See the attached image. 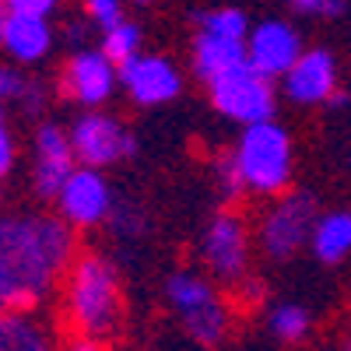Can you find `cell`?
<instances>
[{
	"instance_id": "25",
	"label": "cell",
	"mask_w": 351,
	"mask_h": 351,
	"mask_svg": "<svg viewBox=\"0 0 351 351\" xmlns=\"http://www.w3.org/2000/svg\"><path fill=\"white\" fill-rule=\"evenodd\" d=\"M84 18L106 32L123 21V0H84Z\"/></svg>"
},
{
	"instance_id": "8",
	"label": "cell",
	"mask_w": 351,
	"mask_h": 351,
	"mask_svg": "<svg viewBox=\"0 0 351 351\" xmlns=\"http://www.w3.org/2000/svg\"><path fill=\"white\" fill-rule=\"evenodd\" d=\"M56 215H60L74 232L81 228H95L102 221H109L112 215V190L106 183L102 169L92 165H74L71 176L64 180L60 193L53 197Z\"/></svg>"
},
{
	"instance_id": "24",
	"label": "cell",
	"mask_w": 351,
	"mask_h": 351,
	"mask_svg": "<svg viewBox=\"0 0 351 351\" xmlns=\"http://www.w3.org/2000/svg\"><path fill=\"white\" fill-rule=\"evenodd\" d=\"M109 225L116 236H123V239H137L144 236V211L137 208V204H112V215H109Z\"/></svg>"
},
{
	"instance_id": "6",
	"label": "cell",
	"mask_w": 351,
	"mask_h": 351,
	"mask_svg": "<svg viewBox=\"0 0 351 351\" xmlns=\"http://www.w3.org/2000/svg\"><path fill=\"white\" fill-rule=\"evenodd\" d=\"M250 228L246 218L236 211H221L211 218V225L200 236V260L218 281L236 288L239 281H246L250 271Z\"/></svg>"
},
{
	"instance_id": "26",
	"label": "cell",
	"mask_w": 351,
	"mask_h": 351,
	"mask_svg": "<svg viewBox=\"0 0 351 351\" xmlns=\"http://www.w3.org/2000/svg\"><path fill=\"white\" fill-rule=\"evenodd\" d=\"M288 4L302 18H341L348 11V0H288Z\"/></svg>"
},
{
	"instance_id": "22",
	"label": "cell",
	"mask_w": 351,
	"mask_h": 351,
	"mask_svg": "<svg viewBox=\"0 0 351 351\" xmlns=\"http://www.w3.org/2000/svg\"><path fill=\"white\" fill-rule=\"evenodd\" d=\"M271 334L285 344H299L309 334V313L299 302H281L271 313Z\"/></svg>"
},
{
	"instance_id": "29",
	"label": "cell",
	"mask_w": 351,
	"mask_h": 351,
	"mask_svg": "<svg viewBox=\"0 0 351 351\" xmlns=\"http://www.w3.org/2000/svg\"><path fill=\"white\" fill-rule=\"evenodd\" d=\"M11 11H21V14H36V18H49L56 8H60V0H8Z\"/></svg>"
},
{
	"instance_id": "11",
	"label": "cell",
	"mask_w": 351,
	"mask_h": 351,
	"mask_svg": "<svg viewBox=\"0 0 351 351\" xmlns=\"http://www.w3.org/2000/svg\"><path fill=\"white\" fill-rule=\"evenodd\" d=\"M302 36L295 25H288L285 18H263L256 25H250L246 36V60L250 67H256L263 77H281L302 53Z\"/></svg>"
},
{
	"instance_id": "16",
	"label": "cell",
	"mask_w": 351,
	"mask_h": 351,
	"mask_svg": "<svg viewBox=\"0 0 351 351\" xmlns=\"http://www.w3.org/2000/svg\"><path fill=\"white\" fill-rule=\"evenodd\" d=\"M165 299H169L172 313L183 319V316H190V313H197L204 306L218 302V291H215V285L208 278L197 274V271H176L165 281Z\"/></svg>"
},
{
	"instance_id": "32",
	"label": "cell",
	"mask_w": 351,
	"mask_h": 351,
	"mask_svg": "<svg viewBox=\"0 0 351 351\" xmlns=\"http://www.w3.org/2000/svg\"><path fill=\"white\" fill-rule=\"evenodd\" d=\"M8 18H11V4L0 0V39H4V28H8Z\"/></svg>"
},
{
	"instance_id": "12",
	"label": "cell",
	"mask_w": 351,
	"mask_h": 351,
	"mask_svg": "<svg viewBox=\"0 0 351 351\" xmlns=\"http://www.w3.org/2000/svg\"><path fill=\"white\" fill-rule=\"evenodd\" d=\"M285 99L295 106H324L337 92V64L327 49H302L299 60L281 74Z\"/></svg>"
},
{
	"instance_id": "30",
	"label": "cell",
	"mask_w": 351,
	"mask_h": 351,
	"mask_svg": "<svg viewBox=\"0 0 351 351\" xmlns=\"http://www.w3.org/2000/svg\"><path fill=\"white\" fill-rule=\"evenodd\" d=\"M14 158H18V152H14V137H11V130H8V123L0 127V180L14 169Z\"/></svg>"
},
{
	"instance_id": "3",
	"label": "cell",
	"mask_w": 351,
	"mask_h": 351,
	"mask_svg": "<svg viewBox=\"0 0 351 351\" xmlns=\"http://www.w3.org/2000/svg\"><path fill=\"white\" fill-rule=\"evenodd\" d=\"M236 162L243 169V183L246 193L256 197H281L291 186V134L278 120H260L243 127L236 141Z\"/></svg>"
},
{
	"instance_id": "21",
	"label": "cell",
	"mask_w": 351,
	"mask_h": 351,
	"mask_svg": "<svg viewBox=\"0 0 351 351\" xmlns=\"http://www.w3.org/2000/svg\"><path fill=\"white\" fill-rule=\"evenodd\" d=\"M197 28L204 32H215V36H225V39H243L250 36V18L246 11L239 8H211V11H200L197 14Z\"/></svg>"
},
{
	"instance_id": "35",
	"label": "cell",
	"mask_w": 351,
	"mask_h": 351,
	"mask_svg": "<svg viewBox=\"0 0 351 351\" xmlns=\"http://www.w3.org/2000/svg\"><path fill=\"white\" fill-rule=\"evenodd\" d=\"M344 351H351V337H348V344H344Z\"/></svg>"
},
{
	"instance_id": "10",
	"label": "cell",
	"mask_w": 351,
	"mask_h": 351,
	"mask_svg": "<svg viewBox=\"0 0 351 351\" xmlns=\"http://www.w3.org/2000/svg\"><path fill=\"white\" fill-rule=\"evenodd\" d=\"M120 88L134 106H165L183 92V74L169 56L137 53L120 67Z\"/></svg>"
},
{
	"instance_id": "1",
	"label": "cell",
	"mask_w": 351,
	"mask_h": 351,
	"mask_svg": "<svg viewBox=\"0 0 351 351\" xmlns=\"http://www.w3.org/2000/svg\"><path fill=\"white\" fill-rule=\"evenodd\" d=\"M74 256V228L60 215H4L0 218V313H32L64 281Z\"/></svg>"
},
{
	"instance_id": "19",
	"label": "cell",
	"mask_w": 351,
	"mask_h": 351,
	"mask_svg": "<svg viewBox=\"0 0 351 351\" xmlns=\"http://www.w3.org/2000/svg\"><path fill=\"white\" fill-rule=\"evenodd\" d=\"M180 324H183V330H186L197 344H204V348H215V344L228 334L232 313H228V306L218 299V302H211V306H204V309H197V313L183 316Z\"/></svg>"
},
{
	"instance_id": "33",
	"label": "cell",
	"mask_w": 351,
	"mask_h": 351,
	"mask_svg": "<svg viewBox=\"0 0 351 351\" xmlns=\"http://www.w3.org/2000/svg\"><path fill=\"white\" fill-rule=\"evenodd\" d=\"M330 106H337V109H341V106H351V95H348V92H341V88H337V92L330 95Z\"/></svg>"
},
{
	"instance_id": "13",
	"label": "cell",
	"mask_w": 351,
	"mask_h": 351,
	"mask_svg": "<svg viewBox=\"0 0 351 351\" xmlns=\"http://www.w3.org/2000/svg\"><path fill=\"white\" fill-rule=\"evenodd\" d=\"M32 148H36V169H32V186L43 200H53L60 193L64 180L71 176V169L77 165L74 148H71V134L56 123H39L36 137H32Z\"/></svg>"
},
{
	"instance_id": "5",
	"label": "cell",
	"mask_w": 351,
	"mask_h": 351,
	"mask_svg": "<svg viewBox=\"0 0 351 351\" xmlns=\"http://www.w3.org/2000/svg\"><path fill=\"white\" fill-rule=\"evenodd\" d=\"M208 95L211 106L232 123H260V120H274L278 112V88L271 77H263L250 60L236 71H228L215 81H208Z\"/></svg>"
},
{
	"instance_id": "7",
	"label": "cell",
	"mask_w": 351,
	"mask_h": 351,
	"mask_svg": "<svg viewBox=\"0 0 351 351\" xmlns=\"http://www.w3.org/2000/svg\"><path fill=\"white\" fill-rule=\"evenodd\" d=\"M67 134H71V148H74L77 165L106 169V165H116L137 152L134 134L116 116H106V112H81Z\"/></svg>"
},
{
	"instance_id": "34",
	"label": "cell",
	"mask_w": 351,
	"mask_h": 351,
	"mask_svg": "<svg viewBox=\"0 0 351 351\" xmlns=\"http://www.w3.org/2000/svg\"><path fill=\"white\" fill-rule=\"evenodd\" d=\"M8 123V112H4V102H0V127Z\"/></svg>"
},
{
	"instance_id": "9",
	"label": "cell",
	"mask_w": 351,
	"mask_h": 351,
	"mask_svg": "<svg viewBox=\"0 0 351 351\" xmlns=\"http://www.w3.org/2000/svg\"><path fill=\"white\" fill-rule=\"evenodd\" d=\"M116 84H120V67H116L102 49L81 46L67 56L60 71V88L64 95L84 109H99L112 99Z\"/></svg>"
},
{
	"instance_id": "17",
	"label": "cell",
	"mask_w": 351,
	"mask_h": 351,
	"mask_svg": "<svg viewBox=\"0 0 351 351\" xmlns=\"http://www.w3.org/2000/svg\"><path fill=\"white\" fill-rule=\"evenodd\" d=\"M0 351H56V344L32 313H0Z\"/></svg>"
},
{
	"instance_id": "28",
	"label": "cell",
	"mask_w": 351,
	"mask_h": 351,
	"mask_svg": "<svg viewBox=\"0 0 351 351\" xmlns=\"http://www.w3.org/2000/svg\"><path fill=\"white\" fill-rule=\"evenodd\" d=\"M18 106H21V112H28V116H39V112L46 109V84L28 77V84H25V92H21Z\"/></svg>"
},
{
	"instance_id": "27",
	"label": "cell",
	"mask_w": 351,
	"mask_h": 351,
	"mask_svg": "<svg viewBox=\"0 0 351 351\" xmlns=\"http://www.w3.org/2000/svg\"><path fill=\"white\" fill-rule=\"evenodd\" d=\"M28 77L18 71V64H0V102H18Z\"/></svg>"
},
{
	"instance_id": "31",
	"label": "cell",
	"mask_w": 351,
	"mask_h": 351,
	"mask_svg": "<svg viewBox=\"0 0 351 351\" xmlns=\"http://www.w3.org/2000/svg\"><path fill=\"white\" fill-rule=\"evenodd\" d=\"M67 351H106V348H102V341H95V337H77Z\"/></svg>"
},
{
	"instance_id": "36",
	"label": "cell",
	"mask_w": 351,
	"mask_h": 351,
	"mask_svg": "<svg viewBox=\"0 0 351 351\" xmlns=\"http://www.w3.org/2000/svg\"><path fill=\"white\" fill-rule=\"evenodd\" d=\"M137 4H152V0H137Z\"/></svg>"
},
{
	"instance_id": "4",
	"label": "cell",
	"mask_w": 351,
	"mask_h": 351,
	"mask_svg": "<svg viewBox=\"0 0 351 351\" xmlns=\"http://www.w3.org/2000/svg\"><path fill=\"white\" fill-rule=\"evenodd\" d=\"M316 197L313 193H281L274 197V204L260 218V250L267 253L271 260H291L295 253H302L313 239V228H316Z\"/></svg>"
},
{
	"instance_id": "20",
	"label": "cell",
	"mask_w": 351,
	"mask_h": 351,
	"mask_svg": "<svg viewBox=\"0 0 351 351\" xmlns=\"http://www.w3.org/2000/svg\"><path fill=\"white\" fill-rule=\"evenodd\" d=\"M141 43H144L141 28L123 18L120 25H112V28H106V32H102V46H99V49L109 56L116 67H123L127 60H134V56L141 53Z\"/></svg>"
},
{
	"instance_id": "15",
	"label": "cell",
	"mask_w": 351,
	"mask_h": 351,
	"mask_svg": "<svg viewBox=\"0 0 351 351\" xmlns=\"http://www.w3.org/2000/svg\"><path fill=\"white\" fill-rule=\"evenodd\" d=\"M190 53H193V74L204 84L246 64V43L243 39H225L215 32H204V28H197Z\"/></svg>"
},
{
	"instance_id": "14",
	"label": "cell",
	"mask_w": 351,
	"mask_h": 351,
	"mask_svg": "<svg viewBox=\"0 0 351 351\" xmlns=\"http://www.w3.org/2000/svg\"><path fill=\"white\" fill-rule=\"evenodd\" d=\"M0 46H4V53L11 56V64H18V67L43 64L49 56V49H53V28H49L46 18L11 11Z\"/></svg>"
},
{
	"instance_id": "23",
	"label": "cell",
	"mask_w": 351,
	"mask_h": 351,
	"mask_svg": "<svg viewBox=\"0 0 351 351\" xmlns=\"http://www.w3.org/2000/svg\"><path fill=\"white\" fill-rule=\"evenodd\" d=\"M215 180H218V190L221 197L236 200L239 193H246V183H243V169L236 162V152H221L215 158Z\"/></svg>"
},
{
	"instance_id": "18",
	"label": "cell",
	"mask_w": 351,
	"mask_h": 351,
	"mask_svg": "<svg viewBox=\"0 0 351 351\" xmlns=\"http://www.w3.org/2000/svg\"><path fill=\"white\" fill-rule=\"evenodd\" d=\"M309 246H313L316 260H324V263H341V260L351 253V211L319 215Z\"/></svg>"
},
{
	"instance_id": "2",
	"label": "cell",
	"mask_w": 351,
	"mask_h": 351,
	"mask_svg": "<svg viewBox=\"0 0 351 351\" xmlns=\"http://www.w3.org/2000/svg\"><path fill=\"white\" fill-rule=\"evenodd\" d=\"M64 316L77 337L109 341L123 324V291L116 267L95 250L77 253L64 274Z\"/></svg>"
}]
</instances>
